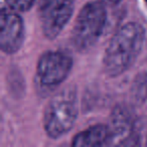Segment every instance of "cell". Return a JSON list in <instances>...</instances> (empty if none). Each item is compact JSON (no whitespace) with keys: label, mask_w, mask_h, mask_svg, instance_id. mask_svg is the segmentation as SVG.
I'll return each mask as SVG.
<instances>
[{"label":"cell","mask_w":147,"mask_h":147,"mask_svg":"<svg viewBox=\"0 0 147 147\" xmlns=\"http://www.w3.org/2000/svg\"><path fill=\"white\" fill-rule=\"evenodd\" d=\"M145 30L140 23L124 24L113 35L103 57L104 69L110 77H118L129 69L140 55Z\"/></svg>","instance_id":"6da1fadb"},{"label":"cell","mask_w":147,"mask_h":147,"mask_svg":"<svg viewBox=\"0 0 147 147\" xmlns=\"http://www.w3.org/2000/svg\"><path fill=\"white\" fill-rule=\"evenodd\" d=\"M77 91L69 86L53 95L43 113V128L49 137L59 139L69 133L78 118Z\"/></svg>","instance_id":"7a4b0ae2"},{"label":"cell","mask_w":147,"mask_h":147,"mask_svg":"<svg viewBox=\"0 0 147 147\" xmlns=\"http://www.w3.org/2000/svg\"><path fill=\"white\" fill-rule=\"evenodd\" d=\"M107 22V10L103 1H92L78 14L71 31V45L79 53L91 49L102 35Z\"/></svg>","instance_id":"3957f363"},{"label":"cell","mask_w":147,"mask_h":147,"mask_svg":"<svg viewBox=\"0 0 147 147\" xmlns=\"http://www.w3.org/2000/svg\"><path fill=\"white\" fill-rule=\"evenodd\" d=\"M73 59L61 51H45L39 57L35 73V86L41 96L55 91L69 75Z\"/></svg>","instance_id":"277c9868"},{"label":"cell","mask_w":147,"mask_h":147,"mask_svg":"<svg viewBox=\"0 0 147 147\" xmlns=\"http://www.w3.org/2000/svg\"><path fill=\"white\" fill-rule=\"evenodd\" d=\"M74 8L75 0H39V21L47 38L59 36L71 19Z\"/></svg>","instance_id":"5b68a950"},{"label":"cell","mask_w":147,"mask_h":147,"mask_svg":"<svg viewBox=\"0 0 147 147\" xmlns=\"http://www.w3.org/2000/svg\"><path fill=\"white\" fill-rule=\"evenodd\" d=\"M0 47L3 53L12 55L19 51L24 40V24L17 12L1 10Z\"/></svg>","instance_id":"8992f818"},{"label":"cell","mask_w":147,"mask_h":147,"mask_svg":"<svg viewBox=\"0 0 147 147\" xmlns=\"http://www.w3.org/2000/svg\"><path fill=\"white\" fill-rule=\"evenodd\" d=\"M111 134L110 145H136L134 136V116L130 109L125 106H117L113 110L108 125Z\"/></svg>","instance_id":"52a82bcc"},{"label":"cell","mask_w":147,"mask_h":147,"mask_svg":"<svg viewBox=\"0 0 147 147\" xmlns=\"http://www.w3.org/2000/svg\"><path fill=\"white\" fill-rule=\"evenodd\" d=\"M111 144V134L108 125L98 124L78 133L74 137L71 145L75 147L109 146Z\"/></svg>","instance_id":"ba28073f"},{"label":"cell","mask_w":147,"mask_h":147,"mask_svg":"<svg viewBox=\"0 0 147 147\" xmlns=\"http://www.w3.org/2000/svg\"><path fill=\"white\" fill-rule=\"evenodd\" d=\"M1 10L25 12L28 11L35 2V0H0Z\"/></svg>","instance_id":"9c48e42d"},{"label":"cell","mask_w":147,"mask_h":147,"mask_svg":"<svg viewBox=\"0 0 147 147\" xmlns=\"http://www.w3.org/2000/svg\"><path fill=\"white\" fill-rule=\"evenodd\" d=\"M134 95L136 100H143L147 95V76H142L135 82Z\"/></svg>","instance_id":"30bf717a"},{"label":"cell","mask_w":147,"mask_h":147,"mask_svg":"<svg viewBox=\"0 0 147 147\" xmlns=\"http://www.w3.org/2000/svg\"><path fill=\"white\" fill-rule=\"evenodd\" d=\"M105 4H108V5H116L118 4L119 2H121L122 0H101Z\"/></svg>","instance_id":"8fae6325"},{"label":"cell","mask_w":147,"mask_h":147,"mask_svg":"<svg viewBox=\"0 0 147 147\" xmlns=\"http://www.w3.org/2000/svg\"><path fill=\"white\" fill-rule=\"evenodd\" d=\"M144 1H145V3H146V5H147V0H144Z\"/></svg>","instance_id":"7c38bea8"}]
</instances>
